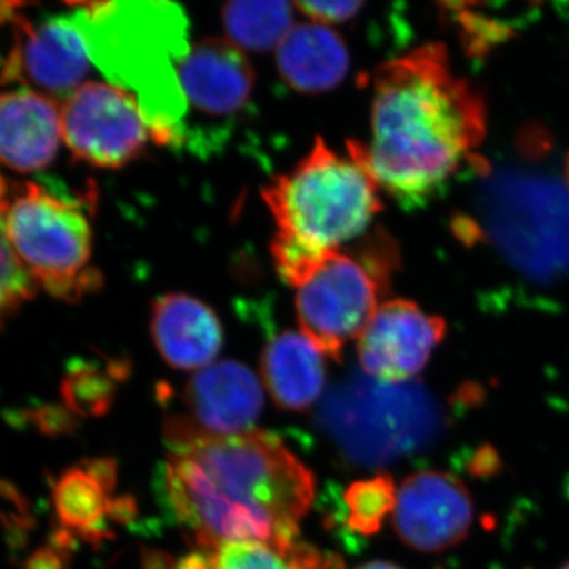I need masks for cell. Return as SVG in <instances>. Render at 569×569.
<instances>
[{
	"label": "cell",
	"instance_id": "cell-1",
	"mask_svg": "<svg viewBox=\"0 0 569 569\" xmlns=\"http://www.w3.org/2000/svg\"><path fill=\"white\" fill-rule=\"evenodd\" d=\"M160 493L197 546L295 541L312 507L316 478L271 432L206 436L186 417L164 425Z\"/></svg>",
	"mask_w": 569,
	"mask_h": 569
},
{
	"label": "cell",
	"instance_id": "cell-2",
	"mask_svg": "<svg viewBox=\"0 0 569 569\" xmlns=\"http://www.w3.org/2000/svg\"><path fill=\"white\" fill-rule=\"evenodd\" d=\"M372 138L348 141L378 186L403 209L438 197L473 159L488 127L481 93L430 43L383 63L373 77Z\"/></svg>",
	"mask_w": 569,
	"mask_h": 569
},
{
	"label": "cell",
	"instance_id": "cell-3",
	"mask_svg": "<svg viewBox=\"0 0 569 569\" xmlns=\"http://www.w3.org/2000/svg\"><path fill=\"white\" fill-rule=\"evenodd\" d=\"M71 20L91 62L116 88L137 100L153 142H182L187 102L179 63L189 54V20L171 2L78 3Z\"/></svg>",
	"mask_w": 569,
	"mask_h": 569
},
{
	"label": "cell",
	"instance_id": "cell-4",
	"mask_svg": "<svg viewBox=\"0 0 569 569\" xmlns=\"http://www.w3.org/2000/svg\"><path fill=\"white\" fill-rule=\"evenodd\" d=\"M380 186L356 153L340 156L321 138L290 173L263 190L277 234L271 252L280 277L296 288L318 264L353 241L381 211Z\"/></svg>",
	"mask_w": 569,
	"mask_h": 569
},
{
	"label": "cell",
	"instance_id": "cell-5",
	"mask_svg": "<svg viewBox=\"0 0 569 569\" xmlns=\"http://www.w3.org/2000/svg\"><path fill=\"white\" fill-rule=\"evenodd\" d=\"M89 197L58 181L28 182L7 208V233L32 280L63 301H78L102 287L92 264Z\"/></svg>",
	"mask_w": 569,
	"mask_h": 569
},
{
	"label": "cell",
	"instance_id": "cell-6",
	"mask_svg": "<svg viewBox=\"0 0 569 569\" xmlns=\"http://www.w3.org/2000/svg\"><path fill=\"white\" fill-rule=\"evenodd\" d=\"M396 258L391 239L378 234L355 253H329L296 287L299 328L321 353L340 361L348 343L361 336L387 293Z\"/></svg>",
	"mask_w": 569,
	"mask_h": 569
},
{
	"label": "cell",
	"instance_id": "cell-7",
	"mask_svg": "<svg viewBox=\"0 0 569 569\" xmlns=\"http://www.w3.org/2000/svg\"><path fill=\"white\" fill-rule=\"evenodd\" d=\"M407 410L400 389L353 376L329 389L318 407L317 426L348 460L373 466L406 447Z\"/></svg>",
	"mask_w": 569,
	"mask_h": 569
},
{
	"label": "cell",
	"instance_id": "cell-8",
	"mask_svg": "<svg viewBox=\"0 0 569 569\" xmlns=\"http://www.w3.org/2000/svg\"><path fill=\"white\" fill-rule=\"evenodd\" d=\"M62 137L78 159L99 168L126 167L153 141L137 100L104 82H86L67 97Z\"/></svg>",
	"mask_w": 569,
	"mask_h": 569
},
{
	"label": "cell",
	"instance_id": "cell-9",
	"mask_svg": "<svg viewBox=\"0 0 569 569\" xmlns=\"http://www.w3.org/2000/svg\"><path fill=\"white\" fill-rule=\"evenodd\" d=\"M447 329L443 318L430 316L417 302H383L358 337L356 351L362 370L385 383L410 380L425 370Z\"/></svg>",
	"mask_w": 569,
	"mask_h": 569
},
{
	"label": "cell",
	"instance_id": "cell-10",
	"mask_svg": "<svg viewBox=\"0 0 569 569\" xmlns=\"http://www.w3.org/2000/svg\"><path fill=\"white\" fill-rule=\"evenodd\" d=\"M473 519L470 492L445 471L410 475L397 492L395 529L403 545L419 552L455 548L470 533Z\"/></svg>",
	"mask_w": 569,
	"mask_h": 569
},
{
	"label": "cell",
	"instance_id": "cell-11",
	"mask_svg": "<svg viewBox=\"0 0 569 569\" xmlns=\"http://www.w3.org/2000/svg\"><path fill=\"white\" fill-rule=\"evenodd\" d=\"M178 74L187 108L208 121L234 118L252 99V66L231 41H198L179 63Z\"/></svg>",
	"mask_w": 569,
	"mask_h": 569
},
{
	"label": "cell",
	"instance_id": "cell-12",
	"mask_svg": "<svg viewBox=\"0 0 569 569\" xmlns=\"http://www.w3.org/2000/svg\"><path fill=\"white\" fill-rule=\"evenodd\" d=\"M190 425L206 436L250 432L261 417L263 389L249 367L220 361L198 370L183 391Z\"/></svg>",
	"mask_w": 569,
	"mask_h": 569
},
{
	"label": "cell",
	"instance_id": "cell-13",
	"mask_svg": "<svg viewBox=\"0 0 569 569\" xmlns=\"http://www.w3.org/2000/svg\"><path fill=\"white\" fill-rule=\"evenodd\" d=\"M91 67L84 39L70 11L28 22L9 70L52 96H71Z\"/></svg>",
	"mask_w": 569,
	"mask_h": 569
},
{
	"label": "cell",
	"instance_id": "cell-14",
	"mask_svg": "<svg viewBox=\"0 0 569 569\" xmlns=\"http://www.w3.org/2000/svg\"><path fill=\"white\" fill-rule=\"evenodd\" d=\"M151 332L164 362L179 370L211 366L223 346V329L216 312L183 293L163 295L153 302Z\"/></svg>",
	"mask_w": 569,
	"mask_h": 569
},
{
	"label": "cell",
	"instance_id": "cell-15",
	"mask_svg": "<svg viewBox=\"0 0 569 569\" xmlns=\"http://www.w3.org/2000/svg\"><path fill=\"white\" fill-rule=\"evenodd\" d=\"M61 138L62 114L47 96L0 93V163L21 173L41 170L58 156Z\"/></svg>",
	"mask_w": 569,
	"mask_h": 569
},
{
	"label": "cell",
	"instance_id": "cell-16",
	"mask_svg": "<svg viewBox=\"0 0 569 569\" xmlns=\"http://www.w3.org/2000/svg\"><path fill=\"white\" fill-rule=\"evenodd\" d=\"M277 69L290 88L305 93L331 91L350 69L346 41L328 26L298 24L277 48Z\"/></svg>",
	"mask_w": 569,
	"mask_h": 569
},
{
	"label": "cell",
	"instance_id": "cell-17",
	"mask_svg": "<svg viewBox=\"0 0 569 569\" xmlns=\"http://www.w3.org/2000/svg\"><path fill=\"white\" fill-rule=\"evenodd\" d=\"M323 356L302 332L282 331L269 340L261 373L277 406L305 411L320 399L326 383Z\"/></svg>",
	"mask_w": 569,
	"mask_h": 569
},
{
	"label": "cell",
	"instance_id": "cell-18",
	"mask_svg": "<svg viewBox=\"0 0 569 569\" xmlns=\"http://www.w3.org/2000/svg\"><path fill=\"white\" fill-rule=\"evenodd\" d=\"M110 498L102 486L80 467L67 470L52 488V501L63 529L73 531L88 542H102L111 537L104 526Z\"/></svg>",
	"mask_w": 569,
	"mask_h": 569
},
{
	"label": "cell",
	"instance_id": "cell-19",
	"mask_svg": "<svg viewBox=\"0 0 569 569\" xmlns=\"http://www.w3.org/2000/svg\"><path fill=\"white\" fill-rule=\"evenodd\" d=\"M212 569H346V565L336 553L295 539L283 545L227 542L212 550Z\"/></svg>",
	"mask_w": 569,
	"mask_h": 569
},
{
	"label": "cell",
	"instance_id": "cell-20",
	"mask_svg": "<svg viewBox=\"0 0 569 569\" xmlns=\"http://www.w3.org/2000/svg\"><path fill=\"white\" fill-rule=\"evenodd\" d=\"M290 2H230L223 9V24L239 50L263 52L279 48L293 29Z\"/></svg>",
	"mask_w": 569,
	"mask_h": 569
},
{
	"label": "cell",
	"instance_id": "cell-21",
	"mask_svg": "<svg viewBox=\"0 0 569 569\" xmlns=\"http://www.w3.org/2000/svg\"><path fill=\"white\" fill-rule=\"evenodd\" d=\"M127 362H110L107 367L74 359L63 377V406L78 418H102L114 403L118 385L127 378Z\"/></svg>",
	"mask_w": 569,
	"mask_h": 569
},
{
	"label": "cell",
	"instance_id": "cell-22",
	"mask_svg": "<svg viewBox=\"0 0 569 569\" xmlns=\"http://www.w3.org/2000/svg\"><path fill=\"white\" fill-rule=\"evenodd\" d=\"M396 482L391 475L380 473L353 482L343 493L348 529L366 537L376 535L396 509Z\"/></svg>",
	"mask_w": 569,
	"mask_h": 569
},
{
	"label": "cell",
	"instance_id": "cell-23",
	"mask_svg": "<svg viewBox=\"0 0 569 569\" xmlns=\"http://www.w3.org/2000/svg\"><path fill=\"white\" fill-rule=\"evenodd\" d=\"M33 295V280L14 252L0 213V325Z\"/></svg>",
	"mask_w": 569,
	"mask_h": 569
},
{
	"label": "cell",
	"instance_id": "cell-24",
	"mask_svg": "<svg viewBox=\"0 0 569 569\" xmlns=\"http://www.w3.org/2000/svg\"><path fill=\"white\" fill-rule=\"evenodd\" d=\"M296 9L302 11L306 17L312 18L318 24H342L353 20L356 14L362 10L365 2H321V0H307V2H296Z\"/></svg>",
	"mask_w": 569,
	"mask_h": 569
},
{
	"label": "cell",
	"instance_id": "cell-25",
	"mask_svg": "<svg viewBox=\"0 0 569 569\" xmlns=\"http://www.w3.org/2000/svg\"><path fill=\"white\" fill-rule=\"evenodd\" d=\"M29 418L41 433L48 437L70 436L77 430L78 417L66 406L48 403L31 411Z\"/></svg>",
	"mask_w": 569,
	"mask_h": 569
},
{
	"label": "cell",
	"instance_id": "cell-26",
	"mask_svg": "<svg viewBox=\"0 0 569 569\" xmlns=\"http://www.w3.org/2000/svg\"><path fill=\"white\" fill-rule=\"evenodd\" d=\"M84 470L104 489L108 496H112L118 481V463L110 458H97L86 460Z\"/></svg>",
	"mask_w": 569,
	"mask_h": 569
},
{
	"label": "cell",
	"instance_id": "cell-27",
	"mask_svg": "<svg viewBox=\"0 0 569 569\" xmlns=\"http://www.w3.org/2000/svg\"><path fill=\"white\" fill-rule=\"evenodd\" d=\"M501 470L500 456L497 455L496 449L486 445L475 452L470 463H468V471L473 477L488 478L497 475Z\"/></svg>",
	"mask_w": 569,
	"mask_h": 569
},
{
	"label": "cell",
	"instance_id": "cell-28",
	"mask_svg": "<svg viewBox=\"0 0 569 569\" xmlns=\"http://www.w3.org/2000/svg\"><path fill=\"white\" fill-rule=\"evenodd\" d=\"M67 552L47 546L36 550L29 560L26 561L24 569H66Z\"/></svg>",
	"mask_w": 569,
	"mask_h": 569
},
{
	"label": "cell",
	"instance_id": "cell-29",
	"mask_svg": "<svg viewBox=\"0 0 569 569\" xmlns=\"http://www.w3.org/2000/svg\"><path fill=\"white\" fill-rule=\"evenodd\" d=\"M108 518L118 523H130L138 518V503L132 496L111 497Z\"/></svg>",
	"mask_w": 569,
	"mask_h": 569
},
{
	"label": "cell",
	"instance_id": "cell-30",
	"mask_svg": "<svg viewBox=\"0 0 569 569\" xmlns=\"http://www.w3.org/2000/svg\"><path fill=\"white\" fill-rule=\"evenodd\" d=\"M174 561L173 557L160 550H146L142 553V569H173Z\"/></svg>",
	"mask_w": 569,
	"mask_h": 569
},
{
	"label": "cell",
	"instance_id": "cell-31",
	"mask_svg": "<svg viewBox=\"0 0 569 569\" xmlns=\"http://www.w3.org/2000/svg\"><path fill=\"white\" fill-rule=\"evenodd\" d=\"M358 569H402L397 567L395 563H388V561H370V563L362 565Z\"/></svg>",
	"mask_w": 569,
	"mask_h": 569
},
{
	"label": "cell",
	"instance_id": "cell-32",
	"mask_svg": "<svg viewBox=\"0 0 569 569\" xmlns=\"http://www.w3.org/2000/svg\"><path fill=\"white\" fill-rule=\"evenodd\" d=\"M565 176H567V182H568V187H569V152H568V157H567V163H565Z\"/></svg>",
	"mask_w": 569,
	"mask_h": 569
},
{
	"label": "cell",
	"instance_id": "cell-33",
	"mask_svg": "<svg viewBox=\"0 0 569 569\" xmlns=\"http://www.w3.org/2000/svg\"><path fill=\"white\" fill-rule=\"evenodd\" d=\"M559 569H569V561L567 565H563V567L559 568Z\"/></svg>",
	"mask_w": 569,
	"mask_h": 569
}]
</instances>
